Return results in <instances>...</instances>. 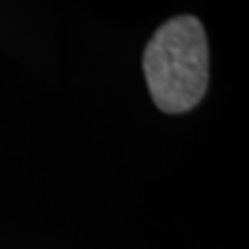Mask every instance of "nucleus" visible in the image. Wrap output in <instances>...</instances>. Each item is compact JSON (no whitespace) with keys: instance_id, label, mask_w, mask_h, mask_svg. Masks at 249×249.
<instances>
[{"instance_id":"f257e3e1","label":"nucleus","mask_w":249,"mask_h":249,"mask_svg":"<svg viewBox=\"0 0 249 249\" xmlns=\"http://www.w3.org/2000/svg\"><path fill=\"white\" fill-rule=\"evenodd\" d=\"M144 74L153 102L164 113L197 106L209 85V45L192 15L166 20L144 50Z\"/></svg>"}]
</instances>
